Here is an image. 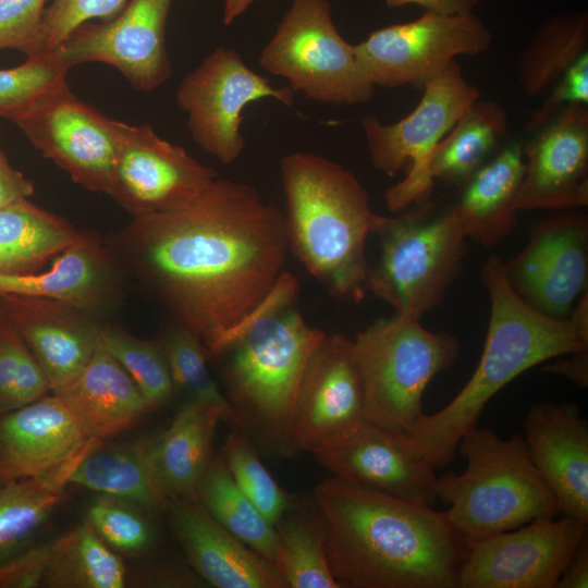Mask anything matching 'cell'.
Listing matches in <instances>:
<instances>
[{"instance_id":"cell-48","label":"cell","mask_w":588,"mask_h":588,"mask_svg":"<svg viewBox=\"0 0 588 588\" xmlns=\"http://www.w3.org/2000/svg\"><path fill=\"white\" fill-rule=\"evenodd\" d=\"M483 0H384L390 8H400L408 4L421 7L427 12L449 15L473 13L475 8Z\"/></svg>"},{"instance_id":"cell-34","label":"cell","mask_w":588,"mask_h":588,"mask_svg":"<svg viewBox=\"0 0 588 588\" xmlns=\"http://www.w3.org/2000/svg\"><path fill=\"white\" fill-rule=\"evenodd\" d=\"M121 559L84 524L49 544L42 586L53 588H122Z\"/></svg>"},{"instance_id":"cell-32","label":"cell","mask_w":588,"mask_h":588,"mask_svg":"<svg viewBox=\"0 0 588 588\" xmlns=\"http://www.w3.org/2000/svg\"><path fill=\"white\" fill-rule=\"evenodd\" d=\"M274 529L272 565L286 588H341L329 567L313 499L293 497Z\"/></svg>"},{"instance_id":"cell-2","label":"cell","mask_w":588,"mask_h":588,"mask_svg":"<svg viewBox=\"0 0 588 588\" xmlns=\"http://www.w3.org/2000/svg\"><path fill=\"white\" fill-rule=\"evenodd\" d=\"M313 500L341 587H457L468 544L445 512L336 476L322 480Z\"/></svg>"},{"instance_id":"cell-1","label":"cell","mask_w":588,"mask_h":588,"mask_svg":"<svg viewBox=\"0 0 588 588\" xmlns=\"http://www.w3.org/2000/svg\"><path fill=\"white\" fill-rule=\"evenodd\" d=\"M105 241L210 357L267 301L290 252L284 213L252 185L219 176L192 203L132 217Z\"/></svg>"},{"instance_id":"cell-8","label":"cell","mask_w":588,"mask_h":588,"mask_svg":"<svg viewBox=\"0 0 588 588\" xmlns=\"http://www.w3.org/2000/svg\"><path fill=\"white\" fill-rule=\"evenodd\" d=\"M381 216L373 229L380 258L370 266L368 291L395 314L420 318L440 304L463 269L467 236L449 209L421 207Z\"/></svg>"},{"instance_id":"cell-26","label":"cell","mask_w":588,"mask_h":588,"mask_svg":"<svg viewBox=\"0 0 588 588\" xmlns=\"http://www.w3.org/2000/svg\"><path fill=\"white\" fill-rule=\"evenodd\" d=\"M54 394L84 433L100 441L133 428L151 409L122 365L100 348L81 373Z\"/></svg>"},{"instance_id":"cell-7","label":"cell","mask_w":588,"mask_h":588,"mask_svg":"<svg viewBox=\"0 0 588 588\" xmlns=\"http://www.w3.org/2000/svg\"><path fill=\"white\" fill-rule=\"evenodd\" d=\"M419 319L402 314L380 318L353 340L365 419L402 436L425 415L422 395L429 382L461 354L456 336L432 332Z\"/></svg>"},{"instance_id":"cell-35","label":"cell","mask_w":588,"mask_h":588,"mask_svg":"<svg viewBox=\"0 0 588 588\" xmlns=\"http://www.w3.org/2000/svg\"><path fill=\"white\" fill-rule=\"evenodd\" d=\"M195 498L226 530L270 564L273 563L274 525L236 486L221 454L213 453Z\"/></svg>"},{"instance_id":"cell-29","label":"cell","mask_w":588,"mask_h":588,"mask_svg":"<svg viewBox=\"0 0 588 588\" xmlns=\"http://www.w3.org/2000/svg\"><path fill=\"white\" fill-rule=\"evenodd\" d=\"M84 232L29 201L0 208V273L24 275L40 271Z\"/></svg>"},{"instance_id":"cell-37","label":"cell","mask_w":588,"mask_h":588,"mask_svg":"<svg viewBox=\"0 0 588 588\" xmlns=\"http://www.w3.org/2000/svg\"><path fill=\"white\" fill-rule=\"evenodd\" d=\"M158 338L167 355L174 388L187 392L191 400L215 405L222 412L224 422L242 428L234 407L209 373L207 359L210 355L200 338L176 321Z\"/></svg>"},{"instance_id":"cell-43","label":"cell","mask_w":588,"mask_h":588,"mask_svg":"<svg viewBox=\"0 0 588 588\" xmlns=\"http://www.w3.org/2000/svg\"><path fill=\"white\" fill-rule=\"evenodd\" d=\"M126 2L127 0H52L45 10L38 42L32 57L51 52L83 23L94 19H112Z\"/></svg>"},{"instance_id":"cell-5","label":"cell","mask_w":588,"mask_h":588,"mask_svg":"<svg viewBox=\"0 0 588 588\" xmlns=\"http://www.w3.org/2000/svg\"><path fill=\"white\" fill-rule=\"evenodd\" d=\"M290 252L327 292L359 303L368 291L366 241L379 220L359 180L326 157L297 151L280 160Z\"/></svg>"},{"instance_id":"cell-15","label":"cell","mask_w":588,"mask_h":588,"mask_svg":"<svg viewBox=\"0 0 588 588\" xmlns=\"http://www.w3.org/2000/svg\"><path fill=\"white\" fill-rule=\"evenodd\" d=\"M173 0H128L112 19L74 28L51 52L72 66L102 62L139 91H152L172 74L166 24Z\"/></svg>"},{"instance_id":"cell-40","label":"cell","mask_w":588,"mask_h":588,"mask_svg":"<svg viewBox=\"0 0 588 588\" xmlns=\"http://www.w3.org/2000/svg\"><path fill=\"white\" fill-rule=\"evenodd\" d=\"M221 456L236 486L274 525L293 495L286 493L270 475L250 443L248 433L240 427H231Z\"/></svg>"},{"instance_id":"cell-23","label":"cell","mask_w":588,"mask_h":588,"mask_svg":"<svg viewBox=\"0 0 588 588\" xmlns=\"http://www.w3.org/2000/svg\"><path fill=\"white\" fill-rule=\"evenodd\" d=\"M530 458L560 512L588 524V424L572 402L534 404L523 420Z\"/></svg>"},{"instance_id":"cell-45","label":"cell","mask_w":588,"mask_h":588,"mask_svg":"<svg viewBox=\"0 0 588 588\" xmlns=\"http://www.w3.org/2000/svg\"><path fill=\"white\" fill-rule=\"evenodd\" d=\"M546 94L527 124L529 131L541 127L569 103L588 105V52L581 54Z\"/></svg>"},{"instance_id":"cell-13","label":"cell","mask_w":588,"mask_h":588,"mask_svg":"<svg viewBox=\"0 0 588 588\" xmlns=\"http://www.w3.org/2000/svg\"><path fill=\"white\" fill-rule=\"evenodd\" d=\"M14 123L75 183L107 194L124 122L78 99L64 81L39 96Z\"/></svg>"},{"instance_id":"cell-46","label":"cell","mask_w":588,"mask_h":588,"mask_svg":"<svg viewBox=\"0 0 588 588\" xmlns=\"http://www.w3.org/2000/svg\"><path fill=\"white\" fill-rule=\"evenodd\" d=\"M49 546L29 549L0 564V588H33L44 584Z\"/></svg>"},{"instance_id":"cell-17","label":"cell","mask_w":588,"mask_h":588,"mask_svg":"<svg viewBox=\"0 0 588 588\" xmlns=\"http://www.w3.org/2000/svg\"><path fill=\"white\" fill-rule=\"evenodd\" d=\"M512 290L539 313L566 319L587 292L588 217L566 212L532 225L524 249L504 261Z\"/></svg>"},{"instance_id":"cell-31","label":"cell","mask_w":588,"mask_h":588,"mask_svg":"<svg viewBox=\"0 0 588 588\" xmlns=\"http://www.w3.org/2000/svg\"><path fill=\"white\" fill-rule=\"evenodd\" d=\"M507 123L501 103L477 99L434 147L429 161L431 179L463 187L506 136Z\"/></svg>"},{"instance_id":"cell-12","label":"cell","mask_w":588,"mask_h":588,"mask_svg":"<svg viewBox=\"0 0 588 588\" xmlns=\"http://www.w3.org/2000/svg\"><path fill=\"white\" fill-rule=\"evenodd\" d=\"M264 98L292 107L294 91L290 86L274 87L228 47L216 48L184 76L176 90L194 142L224 164L237 160L245 149L240 131L245 107Z\"/></svg>"},{"instance_id":"cell-27","label":"cell","mask_w":588,"mask_h":588,"mask_svg":"<svg viewBox=\"0 0 588 588\" xmlns=\"http://www.w3.org/2000/svg\"><path fill=\"white\" fill-rule=\"evenodd\" d=\"M525 172L523 145L513 143L483 164L450 208L467 238L492 247L516 226V196Z\"/></svg>"},{"instance_id":"cell-3","label":"cell","mask_w":588,"mask_h":588,"mask_svg":"<svg viewBox=\"0 0 588 588\" xmlns=\"http://www.w3.org/2000/svg\"><path fill=\"white\" fill-rule=\"evenodd\" d=\"M491 309L480 360L460 393L434 414H425L403 436L411 452L434 469L453 461L461 438L477 426L488 402L514 378L551 358L588 350V295L566 319L546 316L512 290L504 260L491 255L481 269Z\"/></svg>"},{"instance_id":"cell-9","label":"cell","mask_w":588,"mask_h":588,"mask_svg":"<svg viewBox=\"0 0 588 588\" xmlns=\"http://www.w3.org/2000/svg\"><path fill=\"white\" fill-rule=\"evenodd\" d=\"M479 98L480 91L467 82L454 60L424 86L419 103L408 115L391 124L372 114L362 119L372 167L390 176L409 167L407 175L385 192L391 212H401L429 196L433 187L429 161L434 147Z\"/></svg>"},{"instance_id":"cell-18","label":"cell","mask_w":588,"mask_h":588,"mask_svg":"<svg viewBox=\"0 0 588 588\" xmlns=\"http://www.w3.org/2000/svg\"><path fill=\"white\" fill-rule=\"evenodd\" d=\"M365 419L364 392L353 355V340L331 333L310 354L290 417L296 450L320 453Z\"/></svg>"},{"instance_id":"cell-4","label":"cell","mask_w":588,"mask_h":588,"mask_svg":"<svg viewBox=\"0 0 588 588\" xmlns=\"http://www.w3.org/2000/svg\"><path fill=\"white\" fill-rule=\"evenodd\" d=\"M298 282L285 271L267 301L236 329L216 358L228 400L248 436L281 454L296 451L290 417L303 372L324 332L295 306Z\"/></svg>"},{"instance_id":"cell-50","label":"cell","mask_w":588,"mask_h":588,"mask_svg":"<svg viewBox=\"0 0 588 588\" xmlns=\"http://www.w3.org/2000/svg\"><path fill=\"white\" fill-rule=\"evenodd\" d=\"M571 357L561 359L543 368L558 375H563L581 388L588 383V350H581L569 354Z\"/></svg>"},{"instance_id":"cell-28","label":"cell","mask_w":588,"mask_h":588,"mask_svg":"<svg viewBox=\"0 0 588 588\" xmlns=\"http://www.w3.org/2000/svg\"><path fill=\"white\" fill-rule=\"evenodd\" d=\"M220 421H224V416L218 407L189 400L171 426L154 439L152 467L169 501L196 497L213 455L212 441Z\"/></svg>"},{"instance_id":"cell-6","label":"cell","mask_w":588,"mask_h":588,"mask_svg":"<svg viewBox=\"0 0 588 588\" xmlns=\"http://www.w3.org/2000/svg\"><path fill=\"white\" fill-rule=\"evenodd\" d=\"M457 450L466 468L437 477L436 493L450 505L445 515L468 547L561 513L519 433L503 439L492 429L476 426L461 438Z\"/></svg>"},{"instance_id":"cell-22","label":"cell","mask_w":588,"mask_h":588,"mask_svg":"<svg viewBox=\"0 0 588 588\" xmlns=\"http://www.w3.org/2000/svg\"><path fill=\"white\" fill-rule=\"evenodd\" d=\"M315 457L344 480L429 507L438 501L436 469L411 452L402 434L367 420Z\"/></svg>"},{"instance_id":"cell-44","label":"cell","mask_w":588,"mask_h":588,"mask_svg":"<svg viewBox=\"0 0 588 588\" xmlns=\"http://www.w3.org/2000/svg\"><path fill=\"white\" fill-rule=\"evenodd\" d=\"M47 0H0V50L34 54Z\"/></svg>"},{"instance_id":"cell-16","label":"cell","mask_w":588,"mask_h":588,"mask_svg":"<svg viewBox=\"0 0 588 588\" xmlns=\"http://www.w3.org/2000/svg\"><path fill=\"white\" fill-rule=\"evenodd\" d=\"M218 177L149 125L125 123L107 194L132 217L181 208Z\"/></svg>"},{"instance_id":"cell-25","label":"cell","mask_w":588,"mask_h":588,"mask_svg":"<svg viewBox=\"0 0 588 588\" xmlns=\"http://www.w3.org/2000/svg\"><path fill=\"white\" fill-rule=\"evenodd\" d=\"M170 520L197 575L217 588H286L275 568L219 524L196 498L172 500Z\"/></svg>"},{"instance_id":"cell-38","label":"cell","mask_w":588,"mask_h":588,"mask_svg":"<svg viewBox=\"0 0 588 588\" xmlns=\"http://www.w3.org/2000/svg\"><path fill=\"white\" fill-rule=\"evenodd\" d=\"M99 348L122 365L151 409L170 399L175 388L166 352L158 336L152 340L139 339L105 324Z\"/></svg>"},{"instance_id":"cell-47","label":"cell","mask_w":588,"mask_h":588,"mask_svg":"<svg viewBox=\"0 0 588 588\" xmlns=\"http://www.w3.org/2000/svg\"><path fill=\"white\" fill-rule=\"evenodd\" d=\"M33 193V182L10 164L0 144V208L26 200Z\"/></svg>"},{"instance_id":"cell-49","label":"cell","mask_w":588,"mask_h":588,"mask_svg":"<svg viewBox=\"0 0 588 588\" xmlns=\"http://www.w3.org/2000/svg\"><path fill=\"white\" fill-rule=\"evenodd\" d=\"M588 587V538H586L559 578L555 588Z\"/></svg>"},{"instance_id":"cell-39","label":"cell","mask_w":588,"mask_h":588,"mask_svg":"<svg viewBox=\"0 0 588 588\" xmlns=\"http://www.w3.org/2000/svg\"><path fill=\"white\" fill-rule=\"evenodd\" d=\"M50 391L44 370L0 307V415L27 405Z\"/></svg>"},{"instance_id":"cell-20","label":"cell","mask_w":588,"mask_h":588,"mask_svg":"<svg viewBox=\"0 0 588 588\" xmlns=\"http://www.w3.org/2000/svg\"><path fill=\"white\" fill-rule=\"evenodd\" d=\"M101 441L88 438L57 394L0 415V485L73 473Z\"/></svg>"},{"instance_id":"cell-30","label":"cell","mask_w":588,"mask_h":588,"mask_svg":"<svg viewBox=\"0 0 588 588\" xmlns=\"http://www.w3.org/2000/svg\"><path fill=\"white\" fill-rule=\"evenodd\" d=\"M154 439L132 445L89 452L69 477L75 483L109 497L130 500L152 511L169 506L152 467Z\"/></svg>"},{"instance_id":"cell-42","label":"cell","mask_w":588,"mask_h":588,"mask_svg":"<svg viewBox=\"0 0 588 588\" xmlns=\"http://www.w3.org/2000/svg\"><path fill=\"white\" fill-rule=\"evenodd\" d=\"M88 524L108 544L123 552H138L146 549L152 539L149 523L140 513L107 497L91 504Z\"/></svg>"},{"instance_id":"cell-36","label":"cell","mask_w":588,"mask_h":588,"mask_svg":"<svg viewBox=\"0 0 588 588\" xmlns=\"http://www.w3.org/2000/svg\"><path fill=\"white\" fill-rule=\"evenodd\" d=\"M72 473L0 485V564L42 524L63 497Z\"/></svg>"},{"instance_id":"cell-11","label":"cell","mask_w":588,"mask_h":588,"mask_svg":"<svg viewBox=\"0 0 588 588\" xmlns=\"http://www.w3.org/2000/svg\"><path fill=\"white\" fill-rule=\"evenodd\" d=\"M492 34L474 13L449 15L425 11L406 23L372 32L354 46L357 62L373 86L409 85L422 89L458 56L490 48Z\"/></svg>"},{"instance_id":"cell-33","label":"cell","mask_w":588,"mask_h":588,"mask_svg":"<svg viewBox=\"0 0 588 588\" xmlns=\"http://www.w3.org/2000/svg\"><path fill=\"white\" fill-rule=\"evenodd\" d=\"M585 52H588L586 11L560 13L542 23L519 58L518 79L524 94L529 97L546 94Z\"/></svg>"},{"instance_id":"cell-24","label":"cell","mask_w":588,"mask_h":588,"mask_svg":"<svg viewBox=\"0 0 588 588\" xmlns=\"http://www.w3.org/2000/svg\"><path fill=\"white\" fill-rule=\"evenodd\" d=\"M123 271L105 240L83 235L36 273H0V294H20L62 301L96 316L119 301Z\"/></svg>"},{"instance_id":"cell-51","label":"cell","mask_w":588,"mask_h":588,"mask_svg":"<svg viewBox=\"0 0 588 588\" xmlns=\"http://www.w3.org/2000/svg\"><path fill=\"white\" fill-rule=\"evenodd\" d=\"M254 0H224L223 7V24H232L240 15H242Z\"/></svg>"},{"instance_id":"cell-41","label":"cell","mask_w":588,"mask_h":588,"mask_svg":"<svg viewBox=\"0 0 588 588\" xmlns=\"http://www.w3.org/2000/svg\"><path fill=\"white\" fill-rule=\"evenodd\" d=\"M69 70L51 53L0 70V118L14 122L45 91L66 81Z\"/></svg>"},{"instance_id":"cell-10","label":"cell","mask_w":588,"mask_h":588,"mask_svg":"<svg viewBox=\"0 0 588 588\" xmlns=\"http://www.w3.org/2000/svg\"><path fill=\"white\" fill-rule=\"evenodd\" d=\"M258 61L269 73L286 78L291 89L333 105L371 99L375 86L339 33L328 0H292Z\"/></svg>"},{"instance_id":"cell-21","label":"cell","mask_w":588,"mask_h":588,"mask_svg":"<svg viewBox=\"0 0 588 588\" xmlns=\"http://www.w3.org/2000/svg\"><path fill=\"white\" fill-rule=\"evenodd\" d=\"M0 307L13 321L52 393L69 385L99 348L103 323L69 303L37 296L0 294Z\"/></svg>"},{"instance_id":"cell-14","label":"cell","mask_w":588,"mask_h":588,"mask_svg":"<svg viewBox=\"0 0 588 588\" xmlns=\"http://www.w3.org/2000/svg\"><path fill=\"white\" fill-rule=\"evenodd\" d=\"M588 524L569 516L537 518L469 544L458 588H555L587 538Z\"/></svg>"},{"instance_id":"cell-19","label":"cell","mask_w":588,"mask_h":588,"mask_svg":"<svg viewBox=\"0 0 588 588\" xmlns=\"http://www.w3.org/2000/svg\"><path fill=\"white\" fill-rule=\"evenodd\" d=\"M523 145L525 172L516 196L519 210L588 205V105L561 109Z\"/></svg>"}]
</instances>
